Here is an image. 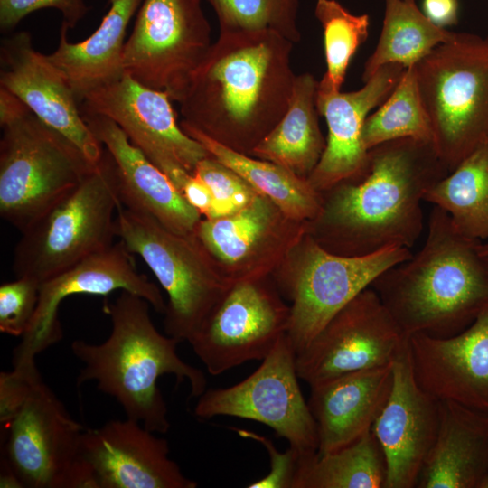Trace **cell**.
Returning a JSON list of instances; mask_svg holds the SVG:
<instances>
[{
	"instance_id": "1",
	"label": "cell",
	"mask_w": 488,
	"mask_h": 488,
	"mask_svg": "<svg viewBox=\"0 0 488 488\" xmlns=\"http://www.w3.org/2000/svg\"><path fill=\"white\" fill-rule=\"evenodd\" d=\"M449 173L431 142L400 138L378 145L369 150L361 174L321 192V211L308 222V232L344 256L410 249L423 230L425 193Z\"/></svg>"
},
{
	"instance_id": "2",
	"label": "cell",
	"mask_w": 488,
	"mask_h": 488,
	"mask_svg": "<svg viewBox=\"0 0 488 488\" xmlns=\"http://www.w3.org/2000/svg\"><path fill=\"white\" fill-rule=\"evenodd\" d=\"M293 45L270 30L220 32L179 102L183 121L250 155L289 106Z\"/></svg>"
},
{
	"instance_id": "3",
	"label": "cell",
	"mask_w": 488,
	"mask_h": 488,
	"mask_svg": "<svg viewBox=\"0 0 488 488\" xmlns=\"http://www.w3.org/2000/svg\"><path fill=\"white\" fill-rule=\"evenodd\" d=\"M481 242L457 232L447 212L434 206L421 249L371 283L407 336L455 335L488 305V258Z\"/></svg>"
},
{
	"instance_id": "4",
	"label": "cell",
	"mask_w": 488,
	"mask_h": 488,
	"mask_svg": "<svg viewBox=\"0 0 488 488\" xmlns=\"http://www.w3.org/2000/svg\"><path fill=\"white\" fill-rule=\"evenodd\" d=\"M150 306L143 297L121 291L113 303L104 305L111 321L107 340L99 344L75 340L70 347L84 364L78 385L95 381L99 390L117 400L127 418L151 432L164 434L170 422L158 379L172 374L178 383L187 380L192 398L207 389V380L202 371L179 357L180 342L155 328Z\"/></svg>"
},
{
	"instance_id": "5",
	"label": "cell",
	"mask_w": 488,
	"mask_h": 488,
	"mask_svg": "<svg viewBox=\"0 0 488 488\" xmlns=\"http://www.w3.org/2000/svg\"><path fill=\"white\" fill-rule=\"evenodd\" d=\"M0 215L22 232L96 164L0 88Z\"/></svg>"
},
{
	"instance_id": "6",
	"label": "cell",
	"mask_w": 488,
	"mask_h": 488,
	"mask_svg": "<svg viewBox=\"0 0 488 488\" xmlns=\"http://www.w3.org/2000/svg\"><path fill=\"white\" fill-rule=\"evenodd\" d=\"M415 69L433 145L451 172L488 140V36L455 33Z\"/></svg>"
},
{
	"instance_id": "7",
	"label": "cell",
	"mask_w": 488,
	"mask_h": 488,
	"mask_svg": "<svg viewBox=\"0 0 488 488\" xmlns=\"http://www.w3.org/2000/svg\"><path fill=\"white\" fill-rule=\"evenodd\" d=\"M122 202L107 150L70 193L24 230L14 253L16 276L42 283L114 243Z\"/></svg>"
},
{
	"instance_id": "8",
	"label": "cell",
	"mask_w": 488,
	"mask_h": 488,
	"mask_svg": "<svg viewBox=\"0 0 488 488\" xmlns=\"http://www.w3.org/2000/svg\"><path fill=\"white\" fill-rule=\"evenodd\" d=\"M116 233L145 262L167 295L165 333L188 342L230 286L194 235L175 233L124 206L117 214Z\"/></svg>"
},
{
	"instance_id": "9",
	"label": "cell",
	"mask_w": 488,
	"mask_h": 488,
	"mask_svg": "<svg viewBox=\"0 0 488 488\" xmlns=\"http://www.w3.org/2000/svg\"><path fill=\"white\" fill-rule=\"evenodd\" d=\"M412 256L392 246L363 256L329 251L307 231L288 254L277 288L291 301L287 336L301 352L327 322L387 269Z\"/></svg>"
},
{
	"instance_id": "10",
	"label": "cell",
	"mask_w": 488,
	"mask_h": 488,
	"mask_svg": "<svg viewBox=\"0 0 488 488\" xmlns=\"http://www.w3.org/2000/svg\"><path fill=\"white\" fill-rule=\"evenodd\" d=\"M211 44L202 0H144L124 46V70L181 102Z\"/></svg>"
},
{
	"instance_id": "11",
	"label": "cell",
	"mask_w": 488,
	"mask_h": 488,
	"mask_svg": "<svg viewBox=\"0 0 488 488\" xmlns=\"http://www.w3.org/2000/svg\"><path fill=\"white\" fill-rule=\"evenodd\" d=\"M296 359L286 333L246 379L200 395L194 415L207 420L230 416L262 423L288 441L299 461L312 458L318 453V432L298 383Z\"/></svg>"
},
{
	"instance_id": "12",
	"label": "cell",
	"mask_w": 488,
	"mask_h": 488,
	"mask_svg": "<svg viewBox=\"0 0 488 488\" xmlns=\"http://www.w3.org/2000/svg\"><path fill=\"white\" fill-rule=\"evenodd\" d=\"M4 459L24 488H94L82 452L85 427L39 379L5 425Z\"/></svg>"
},
{
	"instance_id": "13",
	"label": "cell",
	"mask_w": 488,
	"mask_h": 488,
	"mask_svg": "<svg viewBox=\"0 0 488 488\" xmlns=\"http://www.w3.org/2000/svg\"><path fill=\"white\" fill-rule=\"evenodd\" d=\"M290 306L266 277L231 285L190 337L195 355L214 376L264 360L287 333Z\"/></svg>"
},
{
	"instance_id": "14",
	"label": "cell",
	"mask_w": 488,
	"mask_h": 488,
	"mask_svg": "<svg viewBox=\"0 0 488 488\" xmlns=\"http://www.w3.org/2000/svg\"><path fill=\"white\" fill-rule=\"evenodd\" d=\"M408 337L370 286L296 353L298 377L312 388L344 374L391 364Z\"/></svg>"
},
{
	"instance_id": "15",
	"label": "cell",
	"mask_w": 488,
	"mask_h": 488,
	"mask_svg": "<svg viewBox=\"0 0 488 488\" xmlns=\"http://www.w3.org/2000/svg\"><path fill=\"white\" fill-rule=\"evenodd\" d=\"M171 101L167 93L145 87L126 73L87 94L79 106L82 114L112 119L181 192L209 153L177 123Z\"/></svg>"
},
{
	"instance_id": "16",
	"label": "cell",
	"mask_w": 488,
	"mask_h": 488,
	"mask_svg": "<svg viewBox=\"0 0 488 488\" xmlns=\"http://www.w3.org/2000/svg\"><path fill=\"white\" fill-rule=\"evenodd\" d=\"M307 231L308 222L287 218L258 193L230 215L201 220L194 236L219 275L231 286L266 277Z\"/></svg>"
},
{
	"instance_id": "17",
	"label": "cell",
	"mask_w": 488,
	"mask_h": 488,
	"mask_svg": "<svg viewBox=\"0 0 488 488\" xmlns=\"http://www.w3.org/2000/svg\"><path fill=\"white\" fill-rule=\"evenodd\" d=\"M122 240L96 252L41 283L34 315L13 352V367L35 362V357L62 338L58 310L73 295L107 296L121 290L145 299L158 313L166 303L158 286L140 273Z\"/></svg>"
},
{
	"instance_id": "18",
	"label": "cell",
	"mask_w": 488,
	"mask_h": 488,
	"mask_svg": "<svg viewBox=\"0 0 488 488\" xmlns=\"http://www.w3.org/2000/svg\"><path fill=\"white\" fill-rule=\"evenodd\" d=\"M0 65V88L20 99L91 164L101 160L103 145L84 121L71 87L48 56L34 49L28 32L3 39Z\"/></svg>"
},
{
	"instance_id": "19",
	"label": "cell",
	"mask_w": 488,
	"mask_h": 488,
	"mask_svg": "<svg viewBox=\"0 0 488 488\" xmlns=\"http://www.w3.org/2000/svg\"><path fill=\"white\" fill-rule=\"evenodd\" d=\"M392 369L391 391L371 431L386 460L385 488H414L436 440L439 400L417 382L408 343Z\"/></svg>"
},
{
	"instance_id": "20",
	"label": "cell",
	"mask_w": 488,
	"mask_h": 488,
	"mask_svg": "<svg viewBox=\"0 0 488 488\" xmlns=\"http://www.w3.org/2000/svg\"><path fill=\"white\" fill-rule=\"evenodd\" d=\"M155 434L128 418L86 428L82 452L94 488L197 487L169 458L167 440Z\"/></svg>"
},
{
	"instance_id": "21",
	"label": "cell",
	"mask_w": 488,
	"mask_h": 488,
	"mask_svg": "<svg viewBox=\"0 0 488 488\" xmlns=\"http://www.w3.org/2000/svg\"><path fill=\"white\" fill-rule=\"evenodd\" d=\"M408 349L418 385L438 400L488 413V305L449 337L414 333Z\"/></svg>"
},
{
	"instance_id": "22",
	"label": "cell",
	"mask_w": 488,
	"mask_h": 488,
	"mask_svg": "<svg viewBox=\"0 0 488 488\" xmlns=\"http://www.w3.org/2000/svg\"><path fill=\"white\" fill-rule=\"evenodd\" d=\"M405 68L391 63L380 68L364 85L353 91H316V108L327 124L324 153L307 180L319 192L361 174L369 157L362 140L371 111L391 93Z\"/></svg>"
},
{
	"instance_id": "23",
	"label": "cell",
	"mask_w": 488,
	"mask_h": 488,
	"mask_svg": "<svg viewBox=\"0 0 488 488\" xmlns=\"http://www.w3.org/2000/svg\"><path fill=\"white\" fill-rule=\"evenodd\" d=\"M81 115L114 162L122 205L152 217L175 233L194 235L202 215L169 177L129 141L112 119Z\"/></svg>"
},
{
	"instance_id": "24",
	"label": "cell",
	"mask_w": 488,
	"mask_h": 488,
	"mask_svg": "<svg viewBox=\"0 0 488 488\" xmlns=\"http://www.w3.org/2000/svg\"><path fill=\"white\" fill-rule=\"evenodd\" d=\"M393 363L351 372L311 388L318 454L347 446L370 432L393 383Z\"/></svg>"
},
{
	"instance_id": "25",
	"label": "cell",
	"mask_w": 488,
	"mask_h": 488,
	"mask_svg": "<svg viewBox=\"0 0 488 488\" xmlns=\"http://www.w3.org/2000/svg\"><path fill=\"white\" fill-rule=\"evenodd\" d=\"M439 426L418 488H488V413L439 400Z\"/></svg>"
},
{
	"instance_id": "26",
	"label": "cell",
	"mask_w": 488,
	"mask_h": 488,
	"mask_svg": "<svg viewBox=\"0 0 488 488\" xmlns=\"http://www.w3.org/2000/svg\"><path fill=\"white\" fill-rule=\"evenodd\" d=\"M143 1L109 0V10L98 29L80 42H70L69 28L61 24L59 45L47 56L67 80L79 105L87 94L126 74L123 52L127 28Z\"/></svg>"
},
{
	"instance_id": "27",
	"label": "cell",
	"mask_w": 488,
	"mask_h": 488,
	"mask_svg": "<svg viewBox=\"0 0 488 488\" xmlns=\"http://www.w3.org/2000/svg\"><path fill=\"white\" fill-rule=\"evenodd\" d=\"M318 81L309 72L296 75L289 106L274 128L250 155L308 178L326 145L316 108Z\"/></svg>"
},
{
	"instance_id": "28",
	"label": "cell",
	"mask_w": 488,
	"mask_h": 488,
	"mask_svg": "<svg viewBox=\"0 0 488 488\" xmlns=\"http://www.w3.org/2000/svg\"><path fill=\"white\" fill-rule=\"evenodd\" d=\"M180 126L209 155L240 175L258 193L276 204L287 218L299 222H311L319 215L322 194L306 178L274 163L233 150L183 120Z\"/></svg>"
},
{
	"instance_id": "29",
	"label": "cell",
	"mask_w": 488,
	"mask_h": 488,
	"mask_svg": "<svg viewBox=\"0 0 488 488\" xmlns=\"http://www.w3.org/2000/svg\"><path fill=\"white\" fill-rule=\"evenodd\" d=\"M424 201L446 211L461 235L488 239V140L434 184Z\"/></svg>"
},
{
	"instance_id": "30",
	"label": "cell",
	"mask_w": 488,
	"mask_h": 488,
	"mask_svg": "<svg viewBox=\"0 0 488 488\" xmlns=\"http://www.w3.org/2000/svg\"><path fill=\"white\" fill-rule=\"evenodd\" d=\"M455 34L433 23L418 8L416 0H385L382 29L373 52L364 64L362 81L387 64L397 63L405 69L416 65Z\"/></svg>"
},
{
	"instance_id": "31",
	"label": "cell",
	"mask_w": 488,
	"mask_h": 488,
	"mask_svg": "<svg viewBox=\"0 0 488 488\" xmlns=\"http://www.w3.org/2000/svg\"><path fill=\"white\" fill-rule=\"evenodd\" d=\"M387 465L371 430L339 450L299 461L293 488H385Z\"/></svg>"
},
{
	"instance_id": "32",
	"label": "cell",
	"mask_w": 488,
	"mask_h": 488,
	"mask_svg": "<svg viewBox=\"0 0 488 488\" xmlns=\"http://www.w3.org/2000/svg\"><path fill=\"white\" fill-rule=\"evenodd\" d=\"M415 66L405 69L391 93L368 116L362 131L367 150L400 138L432 143L431 124L418 91Z\"/></svg>"
},
{
	"instance_id": "33",
	"label": "cell",
	"mask_w": 488,
	"mask_h": 488,
	"mask_svg": "<svg viewBox=\"0 0 488 488\" xmlns=\"http://www.w3.org/2000/svg\"><path fill=\"white\" fill-rule=\"evenodd\" d=\"M316 19L324 33L326 71L317 89L341 91L349 63L369 36L368 14H353L336 0H317Z\"/></svg>"
},
{
	"instance_id": "34",
	"label": "cell",
	"mask_w": 488,
	"mask_h": 488,
	"mask_svg": "<svg viewBox=\"0 0 488 488\" xmlns=\"http://www.w3.org/2000/svg\"><path fill=\"white\" fill-rule=\"evenodd\" d=\"M203 1V0H202ZM216 14L220 32L270 30L299 42L301 0H204Z\"/></svg>"
},
{
	"instance_id": "35",
	"label": "cell",
	"mask_w": 488,
	"mask_h": 488,
	"mask_svg": "<svg viewBox=\"0 0 488 488\" xmlns=\"http://www.w3.org/2000/svg\"><path fill=\"white\" fill-rule=\"evenodd\" d=\"M193 174L206 183L211 193L208 219L230 215L250 203L258 194L240 175L211 155L196 166Z\"/></svg>"
},
{
	"instance_id": "36",
	"label": "cell",
	"mask_w": 488,
	"mask_h": 488,
	"mask_svg": "<svg viewBox=\"0 0 488 488\" xmlns=\"http://www.w3.org/2000/svg\"><path fill=\"white\" fill-rule=\"evenodd\" d=\"M41 283L26 277L0 286V332L23 336L37 307Z\"/></svg>"
},
{
	"instance_id": "37",
	"label": "cell",
	"mask_w": 488,
	"mask_h": 488,
	"mask_svg": "<svg viewBox=\"0 0 488 488\" xmlns=\"http://www.w3.org/2000/svg\"><path fill=\"white\" fill-rule=\"evenodd\" d=\"M43 8H55L62 14V23L74 28L86 15L89 7L84 0H0V28L14 29L29 14Z\"/></svg>"
},
{
	"instance_id": "38",
	"label": "cell",
	"mask_w": 488,
	"mask_h": 488,
	"mask_svg": "<svg viewBox=\"0 0 488 488\" xmlns=\"http://www.w3.org/2000/svg\"><path fill=\"white\" fill-rule=\"evenodd\" d=\"M239 436L255 440L266 448L270 460L269 473L259 480L249 483V488H293L299 464V455L289 446L285 452H279L274 444L253 431L232 428Z\"/></svg>"
},
{
	"instance_id": "39",
	"label": "cell",
	"mask_w": 488,
	"mask_h": 488,
	"mask_svg": "<svg viewBox=\"0 0 488 488\" xmlns=\"http://www.w3.org/2000/svg\"><path fill=\"white\" fill-rule=\"evenodd\" d=\"M35 363L15 366L0 373V422L7 424L26 400L34 383L41 379Z\"/></svg>"
},
{
	"instance_id": "40",
	"label": "cell",
	"mask_w": 488,
	"mask_h": 488,
	"mask_svg": "<svg viewBox=\"0 0 488 488\" xmlns=\"http://www.w3.org/2000/svg\"><path fill=\"white\" fill-rule=\"evenodd\" d=\"M181 192L187 202L201 215L208 216L211 207V193L204 182L191 174L182 186Z\"/></svg>"
},
{
	"instance_id": "41",
	"label": "cell",
	"mask_w": 488,
	"mask_h": 488,
	"mask_svg": "<svg viewBox=\"0 0 488 488\" xmlns=\"http://www.w3.org/2000/svg\"><path fill=\"white\" fill-rule=\"evenodd\" d=\"M423 10L424 14L439 27L457 23V0H424Z\"/></svg>"
},
{
	"instance_id": "42",
	"label": "cell",
	"mask_w": 488,
	"mask_h": 488,
	"mask_svg": "<svg viewBox=\"0 0 488 488\" xmlns=\"http://www.w3.org/2000/svg\"><path fill=\"white\" fill-rule=\"evenodd\" d=\"M0 487L23 488L15 474L4 459H1Z\"/></svg>"
},
{
	"instance_id": "43",
	"label": "cell",
	"mask_w": 488,
	"mask_h": 488,
	"mask_svg": "<svg viewBox=\"0 0 488 488\" xmlns=\"http://www.w3.org/2000/svg\"><path fill=\"white\" fill-rule=\"evenodd\" d=\"M479 250L483 256L488 258V242L484 244L481 242L479 245Z\"/></svg>"
}]
</instances>
